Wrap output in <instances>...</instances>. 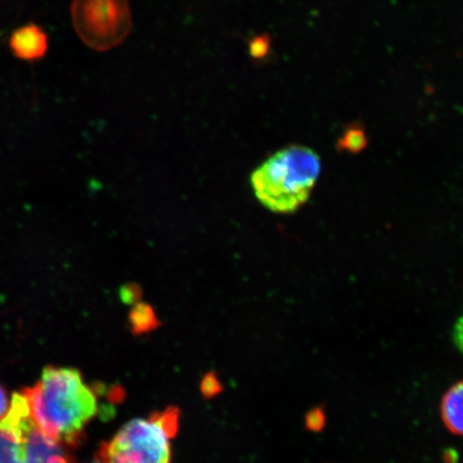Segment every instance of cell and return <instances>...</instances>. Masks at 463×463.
I'll use <instances>...</instances> for the list:
<instances>
[{
  "label": "cell",
  "mask_w": 463,
  "mask_h": 463,
  "mask_svg": "<svg viewBox=\"0 0 463 463\" xmlns=\"http://www.w3.org/2000/svg\"><path fill=\"white\" fill-rule=\"evenodd\" d=\"M322 170L320 156L302 145L282 148L251 175L260 204L276 213L297 212L309 200Z\"/></svg>",
  "instance_id": "2"
},
{
  "label": "cell",
  "mask_w": 463,
  "mask_h": 463,
  "mask_svg": "<svg viewBox=\"0 0 463 463\" xmlns=\"http://www.w3.org/2000/svg\"><path fill=\"white\" fill-rule=\"evenodd\" d=\"M179 411L174 408L135 419L104 443V463H171L172 439L178 430Z\"/></svg>",
  "instance_id": "3"
},
{
  "label": "cell",
  "mask_w": 463,
  "mask_h": 463,
  "mask_svg": "<svg viewBox=\"0 0 463 463\" xmlns=\"http://www.w3.org/2000/svg\"><path fill=\"white\" fill-rule=\"evenodd\" d=\"M71 20L80 42L97 52L123 43L132 29L129 0H72Z\"/></svg>",
  "instance_id": "5"
},
{
  "label": "cell",
  "mask_w": 463,
  "mask_h": 463,
  "mask_svg": "<svg viewBox=\"0 0 463 463\" xmlns=\"http://www.w3.org/2000/svg\"><path fill=\"white\" fill-rule=\"evenodd\" d=\"M91 463H104V462L101 461L99 458H98L97 460H95L94 462H91Z\"/></svg>",
  "instance_id": "13"
},
{
  "label": "cell",
  "mask_w": 463,
  "mask_h": 463,
  "mask_svg": "<svg viewBox=\"0 0 463 463\" xmlns=\"http://www.w3.org/2000/svg\"><path fill=\"white\" fill-rule=\"evenodd\" d=\"M49 36L43 27L28 23L16 28L9 38L11 53L21 61H42L48 54Z\"/></svg>",
  "instance_id": "6"
},
{
  "label": "cell",
  "mask_w": 463,
  "mask_h": 463,
  "mask_svg": "<svg viewBox=\"0 0 463 463\" xmlns=\"http://www.w3.org/2000/svg\"><path fill=\"white\" fill-rule=\"evenodd\" d=\"M10 402L8 392L5 391V387L0 384V420H2L5 413L8 412Z\"/></svg>",
  "instance_id": "12"
},
{
  "label": "cell",
  "mask_w": 463,
  "mask_h": 463,
  "mask_svg": "<svg viewBox=\"0 0 463 463\" xmlns=\"http://www.w3.org/2000/svg\"><path fill=\"white\" fill-rule=\"evenodd\" d=\"M249 54L256 61H263L269 53L270 39L268 34H260L249 40Z\"/></svg>",
  "instance_id": "9"
},
{
  "label": "cell",
  "mask_w": 463,
  "mask_h": 463,
  "mask_svg": "<svg viewBox=\"0 0 463 463\" xmlns=\"http://www.w3.org/2000/svg\"><path fill=\"white\" fill-rule=\"evenodd\" d=\"M453 339L457 349L463 354V316L455 324Z\"/></svg>",
  "instance_id": "11"
},
{
  "label": "cell",
  "mask_w": 463,
  "mask_h": 463,
  "mask_svg": "<svg viewBox=\"0 0 463 463\" xmlns=\"http://www.w3.org/2000/svg\"><path fill=\"white\" fill-rule=\"evenodd\" d=\"M0 463H73L66 448L40 430L23 392L0 420Z\"/></svg>",
  "instance_id": "4"
},
{
  "label": "cell",
  "mask_w": 463,
  "mask_h": 463,
  "mask_svg": "<svg viewBox=\"0 0 463 463\" xmlns=\"http://www.w3.org/2000/svg\"><path fill=\"white\" fill-rule=\"evenodd\" d=\"M307 428L310 430L318 431L321 430L324 425H326V415L323 411L316 409L310 411L306 419Z\"/></svg>",
  "instance_id": "10"
},
{
  "label": "cell",
  "mask_w": 463,
  "mask_h": 463,
  "mask_svg": "<svg viewBox=\"0 0 463 463\" xmlns=\"http://www.w3.org/2000/svg\"><path fill=\"white\" fill-rule=\"evenodd\" d=\"M441 418L449 431L463 437V381L451 386L442 398Z\"/></svg>",
  "instance_id": "7"
},
{
  "label": "cell",
  "mask_w": 463,
  "mask_h": 463,
  "mask_svg": "<svg viewBox=\"0 0 463 463\" xmlns=\"http://www.w3.org/2000/svg\"><path fill=\"white\" fill-rule=\"evenodd\" d=\"M368 137L361 125H351L341 136L335 147L340 152L360 154L367 147Z\"/></svg>",
  "instance_id": "8"
},
{
  "label": "cell",
  "mask_w": 463,
  "mask_h": 463,
  "mask_svg": "<svg viewBox=\"0 0 463 463\" xmlns=\"http://www.w3.org/2000/svg\"><path fill=\"white\" fill-rule=\"evenodd\" d=\"M22 392L40 430L65 448L79 443L99 411L95 390L74 368L46 367L37 383Z\"/></svg>",
  "instance_id": "1"
}]
</instances>
